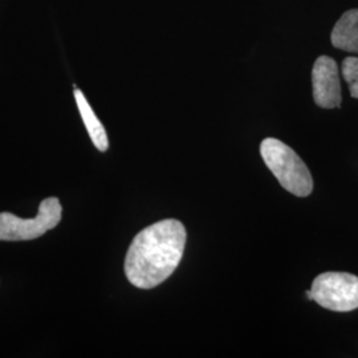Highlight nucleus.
Returning a JSON list of instances; mask_svg holds the SVG:
<instances>
[{
  "label": "nucleus",
  "instance_id": "f257e3e1",
  "mask_svg": "<svg viewBox=\"0 0 358 358\" xmlns=\"http://www.w3.org/2000/svg\"><path fill=\"white\" fill-rule=\"evenodd\" d=\"M186 229L176 219H165L136 235L125 259L129 282L150 289L165 282L178 267L185 245Z\"/></svg>",
  "mask_w": 358,
  "mask_h": 358
},
{
  "label": "nucleus",
  "instance_id": "f03ea898",
  "mask_svg": "<svg viewBox=\"0 0 358 358\" xmlns=\"http://www.w3.org/2000/svg\"><path fill=\"white\" fill-rule=\"evenodd\" d=\"M260 154L272 174L287 192L296 196H308L313 192V179L307 165L288 145L276 138H266Z\"/></svg>",
  "mask_w": 358,
  "mask_h": 358
},
{
  "label": "nucleus",
  "instance_id": "7ed1b4c3",
  "mask_svg": "<svg viewBox=\"0 0 358 358\" xmlns=\"http://www.w3.org/2000/svg\"><path fill=\"white\" fill-rule=\"evenodd\" d=\"M63 207L57 198H47L38 206V215L22 219L11 213H0V241H32L53 230L62 220Z\"/></svg>",
  "mask_w": 358,
  "mask_h": 358
},
{
  "label": "nucleus",
  "instance_id": "20e7f679",
  "mask_svg": "<svg viewBox=\"0 0 358 358\" xmlns=\"http://www.w3.org/2000/svg\"><path fill=\"white\" fill-rule=\"evenodd\" d=\"M312 300L333 312H350L358 308V278L346 272L319 275L310 288Z\"/></svg>",
  "mask_w": 358,
  "mask_h": 358
},
{
  "label": "nucleus",
  "instance_id": "39448f33",
  "mask_svg": "<svg viewBox=\"0 0 358 358\" xmlns=\"http://www.w3.org/2000/svg\"><path fill=\"white\" fill-rule=\"evenodd\" d=\"M315 103L324 109L338 108L343 101L337 63L329 56H320L312 69Z\"/></svg>",
  "mask_w": 358,
  "mask_h": 358
},
{
  "label": "nucleus",
  "instance_id": "423d86ee",
  "mask_svg": "<svg viewBox=\"0 0 358 358\" xmlns=\"http://www.w3.org/2000/svg\"><path fill=\"white\" fill-rule=\"evenodd\" d=\"M333 47L358 53V8L346 11L334 24L331 34Z\"/></svg>",
  "mask_w": 358,
  "mask_h": 358
},
{
  "label": "nucleus",
  "instance_id": "0eeeda50",
  "mask_svg": "<svg viewBox=\"0 0 358 358\" xmlns=\"http://www.w3.org/2000/svg\"><path fill=\"white\" fill-rule=\"evenodd\" d=\"M75 99H76L78 112L85 124V128L90 133V140L100 152H106L109 148V141H108V136H106L103 124L100 122L97 115H94L92 106L87 101V99L81 90H75Z\"/></svg>",
  "mask_w": 358,
  "mask_h": 358
},
{
  "label": "nucleus",
  "instance_id": "6e6552de",
  "mask_svg": "<svg viewBox=\"0 0 358 358\" xmlns=\"http://www.w3.org/2000/svg\"><path fill=\"white\" fill-rule=\"evenodd\" d=\"M341 71H343L344 80L348 83L352 97L358 99V57L355 56L346 57L343 62Z\"/></svg>",
  "mask_w": 358,
  "mask_h": 358
},
{
  "label": "nucleus",
  "instance_id": "1a4fd4ad",
  "mask_svg": "<svg viewBox=\"0 0 358 358\" xmlns=\"http://www.w3.org/2000/svg\"><path fill=\"white\" fill-rule=\"evenodd\" d=\"M307 297L309 299V300H312V294H310V289L307 291Z\"/></svg>",
  "mask_w": 358,
  "mask_h": 358
}]
</instances>
